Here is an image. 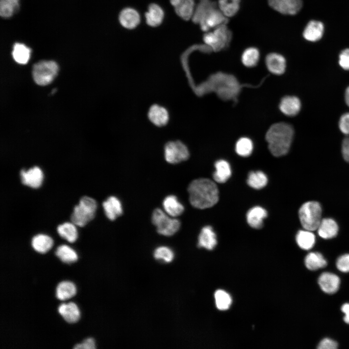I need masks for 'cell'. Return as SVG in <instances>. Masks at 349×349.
Wrapping results in <instances>:
<instances>
[{"label":"cell","instance_id":"ffe728a7","mask_svg":"<svg viewBox=\"0 0 349 349\" xmlns=\"http://www.w3.org/2000/svg\"><path fill=\"white\" fill-rule=\"evenodd\" d=\"M216 244V235L213 228L208 225L204 227L198 237V246L211 250Z\"/></svg>","mask_w":349,"mask_h":349},{"label":"cell","instance_id":"ac0fdd59","mask_svg":"<svg viewBox=\"0 0 349 349\" xmlns=\"http://www.w3.org/2000/svg\"><path fill=\"white\" fill-rule=\"evenodd\" d=\"M267 216V212L264 208L255 206L248 210L246 219L250 226L255 229H260L263 226V221Z\"/></svg>","mask_w":349,"mask_h":349},{"label":"cell","instance_id":"1f68e13d","mask_svg":"<svg viewBox=\"0 0 349 349\" xmlns=\"http://www.w3.org/2000/svg\"><path fill=\"white\" fill-rule=\"evenodd\" d=\"M174 8L179 16L183 19L188 20L193 17L195 13L194 0H184Z\"/></svg>","mask_w":349,"mask_h":349},{"label":"cell","instance_id":"30bf717a","mask_svg":"<svg viewBox=\"0 0 349 349\" xmlns=\"http://www.w3.org/2000/svg\"><path fill=\"white\" fill-rule=\"evenodd\" d=\"M268 3L274 10L288 15H296L302 6L301 0H268Z\"/></svg>","mask_w":349,"mask_h":349},{"label":"cell","instance_id":"4dcf8cb0","mask_svg":"<svg viewBox=\"0 0 349 349\" xmlns=\"http://www.w3.org/2000/svg\"><path fill=\"white\" fill-rule=\"evenodd\" d=\"M304 262L306 268L312 270L323 268L327 265L326 260L323 255L318 252L309 253L306 256Z\"/></svg>","mask_w":349,"mask_h":349},{"label":"cell","instance_id":"ab89813d","mask_svg":"<svg viewBox=\"0 0 349 349\" xmlns=\"http://www.w3.org/2000/svg\"><path fill=\"white\" fill-rule=\"evenodd\" d=\"M154 257L165 262H171L174 258V253L171 249L166 246L158 247L154 252Z\"/></svg>","mask_w":349,"mask_h":349},{"label":"cell","instance_id":"681fc988","mask_svg":"<svg viewBox=\"0 0 349 349\" xmlns=\"http://www.w3.org/2000/svg\"><path fill=\"white\" fill-rule=\"evenodd\" d=\"M171 4L175 7L181 3L184 0H170Z\"/></svg>","mask_w":349,"mask_h":349},{"label":"cell","instance_id":"8d00e7d4","mask_svg":"<svg viewBox=\"0 0 349 349\" xmlns=\"http://www.w3.org/2000/svg\"><path fill=\"white\" fill-rule=\"evenodd\" d=\"M19 0H0V15L7 18L11 16L19 8Z\"/></svg>","mask_w":349,"mask_h":349},{"label":"cell","instance_id":"74e56055","mask_svg":"<svg viewBox=\"0 0 349 349\" xmlns=\"http://www.w3.org/2000/svg\"><path fill=\"white\" fill-rule=\"evenodd\" d=\"M236 153L239 156L246 157L250 156L253 150V143L251 139L242 137L237 142L235 146Z\"/></svg>","mask_w":349,"mask_h":349},{"label":"cell","instance_id":"60d3db41","mask_svg":"<svg viewBox=\"0 0 349 349\" xmlns=\"http://www.w3.org/2000/svg\"><path fill=\"white\" fill-rule=\"evenodd\" d=\"M336 267L342 272H349V254H343L338 258Z\"/></svg>","mask_w":349,"mask_h":349},{"label":"cell","instance_id":"b9f144b4","mask_svg":"<svg viewBox=\"0 0 349 349\" xmlns=\"http://www.w3.org/2000/svg\"><path fill=\"white\" fill-rule=\"evenodd\" d=\"M338 125L343 134L349 135V112L345 113L340 117Z\"/></svg>","mask_w":349,"mask_h":349},{"label":"cell","instance_id":"603a6c76","mask_svg":"<svg viewBox=\"0 0 349 349\" xmlns=\"http://www.w3.org/2000/svg\"><path fill=\"white\" fill-rule=\"evenodd\" d=\"M58 312L67 322H76L80 317V312L77 305L74 302L62 303L58 307Z\"/></svg>","mask_w":349,"mask_h":349},{"label":"cell","instance_id":"ee69618b","mask_svg":"<svg viewBox=\"0 0 349 349\" xmlns=\"http://www.w3.org/2000/svg\"><path fill=\"white\" fill-rule=\"evenodd\" d=\"M338 344L335 341L329 338H324L319 343L317 348L318 349H335Z\"/></svg>","mask_w":349,"mask_h":349},{"label":"cell","instance_id":"e575fe53","mask_svg":"<svg viewBox=\"0 0 349 349\" xmlns=\"http://www.w3.org/2000/svg\"><path fill=\"white\" fill-rule=\"evenodd\" d=\"M259 57V50L255 47H250L244 50L242 53L241 61L245 66L252 67L257 64Z\"/></svg>","mask_w":349,"mask_h":349},{"label":"cell","instance_id":"3957f363","mask_svg":"<svg viewBox=\"0 0 349 349\" xmlns=\"http://www.w3.org/2000/svg\"><path fill=\"white\" fill-rule=\"evenodd\" d=\"M97 208L96 202L87 196L80 198L79 204L74 207L70 220L75 225L79 227L85 226L95 217Z\"/></svg>","mask_w":349,"mask_h":349},{"label":"cell","instance_id":"bcb514c9","mask_svg":"<svg viewBox=\"0 0 349 349\" xmlns=\"http://www.w3.org/2000/svg\"><path fill=\"white\" fill-rule=\"evenodd\" d=\"M341 151L344 159L349 163V137H347L343 139Z\"/></svg>","mask_w":349,"mask_h":349},{"label":"cell","instance_id":"8992f818","mask_svg":"<svg viewBox=\"0 0 349 349\" xmlns=\"http://www.w3.org/2000/svg\"><path fill=\"white\" fill-rule=\"evenodd\" d=\"M57 63L53 61H41L32 67V77L35 82L41 86L50 83L57 75Z\"/></svg>","mask_w":349,"mask_h":349},{"label":"cell","instance_id":"d6986e66","mask_svg":"<svg viewBox=\"0 0 349 349\" xmlns=\"http://www.w3.org/2000/svg\"><path fill=\"white\" fill-rule=\"evenodd\" d=\"M324 32V25L319 21L311 20L305 27L303 36L307 41L316 42L320 39Z\"/></svg>","mask_w":349,"mask_h":349},{"label":"cell","instance_id":"f1b7e54d","mask_svg":"<svg viewBox=\"0 0 349 349\" xmlns=\"http://www.w3.org/2000/svg\"><path fill=\"white\" fill-rule=\"evenodd\" d=\"M76 293L74 284L69 281H63L57 286L56 296L57 299L63 301L73 297Z\"/></svg>","mask_w":349,"mask_h":349},{"label":"cell","instance_id":"7bdbcfd3","mask_svg":"<svg viewBox=\"0 0 349 349\" xmlns=\"http://www.w3.org/2000/svg\"><path fill=\"white\" fill-rule=\"evenodd\" d=\"M338 63L343 69L349 70V48H346L341 52Z\"/></svg>","mask_w":349,"mask_h":349},{"label":"cell","instance_id":"e0dca14e","mask_svg":"<svg viewBox=\"0 0 349 349\" xmlns=\"http://www.w3.org/2000/svg\"><path fill=\"white\" fill-rule=\"evenodd\" d=\"M279 108L281 112L288 116L297 115L301 108L300 99L295 96H286L281 100Z\"/></svg>","mask_w":349,"mask_h":349},{"label":"cell","instance_id":"9a60e30c","mask_svg":"<svg viewBox=\"0 0 349 349\" xmlns=\"http://www.w3.org/2000/svg\"><path fill=\"white\" fill-rule=\"evenodd\" d=\"M266 64L268 70L272 74L281 75L286 68V61L284 57L277 53H270L266 57Z\"/></svg>","mask_w":349,"mask_h":349},{"label":"cell","instance_id":"d6a6232c","mask_svg":"<svg viewBox=\"0 0 349 349\" xmlns=\"http://www.w3.org/2000/svg\"><path fill=\"white\" fill-rule=\"evenodd\" d=\"M268 177L262 171H252L248 175L247 182L248 185L255 189H260L267 184Z\"/></svg>","mask_w":349,"mask_h":349},{"label":"cell","instance_id":"f6af8a7d","mask_svg":"<svg viewBox=\"0 0 349 349\" xmlns=\"http://www.w3.org/2000/svg\"><path fill=\"white\" fill-rule=\"evenodd\" d=\"M95 348L94 339L88 338L83 340L82 343L76 345L73 348L76 349H95Z\"/></svg>","mask_w":349,"mask_h":349},{"label":"cell","instance_id":"cb8c5ba5","mask_svg":"<svg viewBox=\"0 0 349 349\" xmlns=\"http://www.w3.org/2000/svg\"><path fill=\"white\" fill-rule=\"evenodd\" d=\"M164 16V12L161 7L155 3L151 4L145 14L146 22L151 27L158 26L162 23Z\"/></svg>","mask_w":349,"mask_h":349},{"label":"cell","instance_id":"6da1fadb","mask_svg":"<svg viewBox=\"0 0 349 349\" xmlns=\"http://www.w3.org/2000/svg\"><path fill=\"white\" fill-rule=\"evenodd\" d=\"M191 205L198 209L214 206L219 200V190L216 184L207 178H199L191 181L188 188Z\"/></svg>","mask_w":349,"mask_h":349},{"label":"cell","instance_id":"5bb4252c","mask_svg":"<svg viewBox=\"0 0 349 349\" xmlns=\"http://www.w3.org/2000/svg\"><path fill=\"white\" fill-rule=\"evenodd\" d=\"M318 282L324 292L328 294H333L339 288L340 279L333 273L324 272L319 277Z\"/></svg>","mask_w":349,"mask_h":349},{"label":"cell","instance_id":"277c9868","mask_svg":"<svg viewBox=\"0 0 349 349\" xmlns=\"http://www.w3.org/2000/svg\"><path fill=\"white\" fill-rule=\"evenodd\" d=\"M322 209L320 204L316 201L304 203L299 210L301 223L304 229L313 231L317 228L322 220Z\"/></svg>","mask_w":349,"mask_h":349},{"label":"cell","instance_id":"484cf974","mask_svg":"<svg viewBox=\"0 0 349 349\" xmlns=\"http://www.w3.org/2000/svg\"><path fill=\"white\" fill-rule=\"evenodd\" d=\"M52 239L48 235L38 234L32 239L31 244L33 249L40 253H45L52 246Z\"/></svg>","mask_w":349,"mask_h":349},{"label":"cell","instance_id":"44dd1931","mask_svg":"<svg viewBox=\"0 0 349 349\" xmlns=\"http://www.w3.org/2000/svg\"><path fill=\"white\" fill-rule=\"evenodd\" d=\"M162 205L165 212L172 217L180 215L184 210L183 205L174 195L166 196L163 201Z\"/></svg>","mask_w":349,"mask_h":349},{"label":"cell","instance_id":"d590c367","mask_svg":"<svg viewBox=\"0 0 349 349\" xmlns=\"http://www.w3.org/2000/svg\"><path fill=\"white\" fill-rule=\"evenodd\" d=\"M220 10L226 17H232L237 14L240 8V2L230 0H219Z\"/></svg>","mask_w":349,"mask_h":349},{"label":"cell","instance_id":"f907efd6","mask_svg":"<svg viewBox=\"0 0 349 349\" xmlns=\"http://www.w3.org/2000/svg\"><path fill=\"white\" fill-rule=\"evenodd\" d=\"M233 0V1H236L240 2V0Z\"/></svg>","mask_w":349,"mask_h":349},{"label":"cell","instance_id":"8fae6325","mask_svg":"<svg viewBox=\"0 0 349 349\" xmlns=\"http://www.w3.org/2000/svg\"><path fill=\"white\" fill-rule=\"evenodd\" d=\"M20 175L21 183L25 185L36 189L42 184L43 174L42 170L37 166H34L27 171L22 169Z\"/></svg>","mask_w":349,"mask_h":349},{"label":"cell","instance_id":"9c48e42d","mask_svg":"<svg viewBox=\"0 0 349 349\" xmlns=\"http://www.w3.org/2000/svg\"><path fill=\"white\" fill-rule=\"evenodd\" d=\"M228 22L226 17L214 6L210 8L205 14L199 23L203 31L207 32L211 28H215L226 24Z\"/></svg>","mask_w":349,"mask_h":349},{"label":"cell","instance_id":"2e32d148","mask_svg":"<svg viewBox=\"0 0 349 349\" xmlns=\"http://www.w3.org/2000/svg\"><path fill=\"white\" fill-rule=\"evenodd\" d=\"M119 20L123 27L127 29H133L140 23V16L135 9L126 8L121 11Z\"/></svg>","mask_w":349,"mask_h":349},{"label":"cell","instance_id":"83f0119b","mask_svg":"<svg viewBox=\"0 0 349 349\" xmlns=\"http://www.w3.org/2000/svg\"><path fill=\"white\" fill-rule=\"evenodd\" d=\"M296 240L301 248L307 250L314 246L316 239L312 231L304 229L298 231L296 236Z\"/></svg>","mask_w":349,"mask_h":349},{"label":"cell","instance_id":"5b68a950","mask_svg":"<svg viewBox=\"0 0 349 349\" xmlns=\"http://www.w3.org/2000/svg\"><path fill=\"white\" fill-rule=\"evenodd\" d=\"M171 217L161 209L156 208L154 210L151 220L158 233L165 236H171L178 231L180 227V221Z\"/></svg>","mask_w":349,"mask_h":349},{"label":"cell","instance_id":"7c38bea8","mask_svg":"<svg viewBox=\"0 0 349 349\" xmlns=\"http://www.w3.org/2000/svg\"><path fill=\"white\" fill-rule=\"evenodd\" d=\"M102 206L105 215L111 221L115 220L123 213L121 201L114 196H111L104 201L102 203Z\"/></svg>","mask_w":349,"mask_h":349},{"label":"cell","instance_id":"7402d4cb","mask_svg":"<svg viewBox=\"0 0 349 349\" xmlns=\"http://www.w3.org/2000/svg\"><path fill=\"white\" fill-rule=\"evenodd\" d=\"M317 230L320 237L324 239H330L337 235L338 226L333 219L325 218L322 219Z\"/></svg>","mask_w":349,"mask_h":349},{"label":"cell","instance_id":"f35d334b","mask_svg":"<svg viewBox=\"0 0 349 349\" xmlns=\"http://www.w3.org/2000/svg\"><path fill=\"white\" fill-rule=\"evenodd\" d=\"M215 299L217 307L221 310L228 309L232 302L230 296L222 290L216 291L215 293Z\"/></svg>","mask_w":349,"mask_h":349},{"label":"cell","instance_id":"836d02e7","mask_svg":"<svg viewBox=\"0 0 349 349\" xmlns=\"http://www.w3.org/2000/svg\"><path fill=\"white\" fill-rule=\"evenodd\" d=\"M55 254L62 262L68 264L75 262L78 259L75 251L66 245L58 246L55 251Z\"/></svg>","mask_w":349,"mask_h":349},{"label":"cell","instance_id":"ba28073f","mask_svg":"<svg viewBox=\"0 0 349 349\" xmlns=\"http://www.w3.org/2000/svg\"><path fill=\"white\" fill-rule=\"evenodd\" d=\"M164 158L167 162L176 164L187 160L190 156L186 145L179 141L167 143L164 149Z\"/></svg>","mask_w":349,"mask_h":349},{"label":"cell","instance_id":"c3c4849f","mask_svg":"<svg viewBox=\"0 0 349 349\" xmlns=\"http://www.w3.org/2000/svg\"><path fill=\"white\" fill-rule=\"evenodd\" d=\"M345 99L347 105L349 107V86L347 88L345 91Z\"/></svg>","mask_w":349,"mask_h":349},{"label":"cell","instance_id":"4316f807","mask_svg":"<svg viewBox=\"0 0 349 349\" xmlns=\"http://www.w3.org/2000/svg\"><path fill=\"white\" fill-rule=\"evenodd\" d=\"M31 52V49L24 44L16 43L13 46L12 56L16 63L24 64L29 61Z\"/></svg>","mask_w":349,"mask_h":349},{"label":"cell","instance_id":"7a4b0ae2","mask_svg":"<svg viewBox=\"0 0 349 349\" xmlns=\"http://www.w3.org/2000/svg\"><path fill=\"white\" fill-rule=\"evenodd\" d=\"M293 136L294 129L290 125L281 122L272 125L266 135L271 153L275 157L286 154L289 150Z\"/></svg>","mask_w":349,"mask_h":349},{"label":"cell","instance_id":"f546056e","mask_svg":"<svg viewBox=\"0 0 349 349\" xmlns=\"http://www.w3.org/2000/svg\"><path fill=\"white\" fill-rule=\"evenodd\" d=\"M57 230L60 237L69 242H74L78 238V232L73 222H66L60 224Z\"/></svg>","mask_w":349,"mask_h":349},{"label":"cell","instance_id":"7dc6e473","mask_svg":"<svg viewBox=\"0 0 349 349\" xmlns=\"http://www.w3.org/2000/svg\"><path fill=\"white\" fill-rule=\"evenodd\" d=\"M342 311L345 314L344 320L345 322L349 324V303H346L341 307Z\"/></svg>","mask_w":349,"mask_h":349},{"label":"cell","instance_id":"d4e9b609","mask_svg":"<svg viewBox=\"0 0 349 349\" xmlns=\"http://www.w3.org/2000/svg\"><path fill=\"white\" fill-rule=\"evenodd\" d=\"M214 165L216 169L213 175L214 180L220 183L225 182L232 174L229 163L224 159H220L215 162Z\"/></svg>","mask_w":349,"mask_h":349},{"label":"cell","instance_id":"52a82bcc","mask_svg":"<svg viewBox=\"0 0 349 349\" xmlns=\"http://www.w3.org/2000/svg\"><path fill=\"white\" fill-rule=\"evenodd\" d=\"M232 37L231 32L226 24H224L214 28L212 32L205 33L203 40L213 50L219 51L228 47Z\"/></svg>","mask_w":349,"mask_h":349},{"label":"cell","instance_id":"4fadbf2b","mask_svg":"<svg viewBox=\"0 0 349 349\" xmlns=\"http://www.w3.org/2000/svg\"><path fill=\"white\" fill-rule=\"evenodd\" d=\"M150 121L157 127L166 125L169 119L167 110L164 107L155 104L151 106L148 112Z\"/></svg>","mask_w":349,"mask_h":349}]
</instances>
